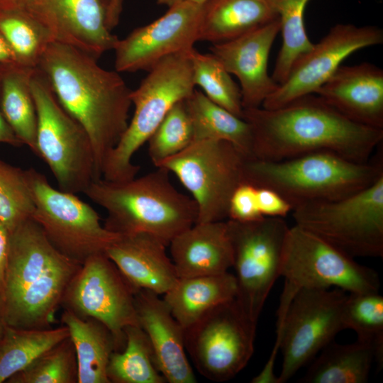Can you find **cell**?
<instances>
[{"mask_svg": "<svg viewBox=\"0 0 383 383\" xmlns=\"http://www.w3.org/2000/svg\"><path fill=\"white\" fill-rule=\"evenodd\" d=\"M242 118L252 131V159L277 161L329 151L365 162L383 140V129L351 121L314 94L277 109H245Z\"/></svg>", "mask_w": 383, "mask_h": 383, "instance_id": "6da1fadb", "label": "cell"}, {"mask_svg": "<svg viewBox=\"0 0 383 383\" xmlns=\"http://www.w3.org/2000/svg\"><path fill=\"white\" fill-rule=\"evenodd\" d=\"M47 77L58 101L87 133L96 172L128 124L132 90L116 71L104 70L97 60L66 44L52 41L38 67Z\"/></svg>", "mask_w": 383, "mask_h": 383, "instance_id": "7a4b0ae2", "label": "cell"}, {"mask_svg": "<svg viewBox=\"0 0 383 383\" xmlns=\"http://www.w3.org/2000/svg\"><path fill=\"white\" fill-rule=\"evenodd\" d=\"M82 264L48 240L32 218L9 231L0 322L16 328H48Z\"/></svg>", "mask_w": 383, "mask_h": 383, "instance_id": "3957f363", "label": "cell"}, {"mask_svg": "<svg viewBox=\"0 0 383 383\" xmlns=\"http://www.w3.org/2000/svg\"><path fill=\"white\" fill-rule=\"evenodd\" d=\"M124 181H93L84 194L107 212L104 224L120 235L148 233L167 246L197 221L194 200L171 182L169 172L157 167Z\"/></svg>", "mask_w": 383, "mask_h": 383, "instance_id": "277c9868", "label": "cell"}, {"mask_svg": "<svg viewBox=\"0 0 383 383\" xmlns=\"http://www.w3.org/2000/svg\"><path fill=\"white\" fill-rule=\"evenodd\" d=\"M382 161L358 162L329 151L282 160L247 159L245 182L274 189L293 206L340 199L374 182Z\"/></svg>", "mask_w": 383, "mask_h": 383, "instance_id": "5b68a950", "label": "cell"}, {"mask_svg": "<svg viewBox=\"0 0 383 383\" xmlns=\"http://www.w3.org/2000/svg\"><path fill=\"white\" fill-rule=\"evenodd\" d=\"M189 52L165 57L148 71L139 87L132 90L133 116L107 156L102 178L124 181L135 177L140 167L133 163L135 153L148 142L169 110L194 91Z\"/></svg>", "mask_w": 383, "mask_h": 383, "instance_id": "8992f818", "label": "cell"}, {"mask_svg": "<svg viewBox=\"0 0 383 383\" xmlns=\"http://www.w3.org/2000/svg\"><path fill=\"white\" fill-rule=\"evenodd\" d=\"M295 224L352 257L383 255V174L368 187L292 211Z\"/></svg>", "mask_w": 383, "mask_h": 383, "instance_id": "52a82bcc", "label": "cell"}, {"mask_svg": "<svg viewBox=\"0 0 383 383\" xmlns=\"http://www.w3.org/2000/svg\"><path fill=\"white\" fill-rule=\"evenodd\" d=\"M30 87L38 116V157L49 167L59 189L84 193L99 179L90 138L61 106L47 77L38 67L32 72Z\"/></svg>", "mask_w": 383, "mask_h": 383, "instance_id": "ba28073f", "label": "cell"}, {"mask_svg": "<svg viewBox=\"0 0 383 383\" xmlns=\"http://www.w3.org/2000/svg\"><path fill=\"white\" fill-rule=\"evenodd\" d=\"M280 276L285 279L282 306L304 288L334 287L352 294L377 292L380 287L374 270L296 224L286 235Z\"/></svg>", "mask_w": 383, "mask_h": 383, "instance_id": "9c48e42d", "label": "cell"}, {"mask_svg": "<svg viewBox=\"0 0 383 383\" xmlns=\"http://www.w3.org/2000/svg\"><path fill=\"white\" fill-rule=\"evenodd\" d=\"M348 294L338 288H304L278 310L277 335L270 357L280 348L282 364L278 383H284L344 330Z\"/></svg>", "mask_w": 383, "mask_h": 383, "instance_id": "30bf717a", "label": "cell"}, {"mask_svg": "<svg viewBox=\"0 0 383 383\" xmlns=\"http://www.w3.org/2000/svg\"><path fill=\"white\" fill-rule=\"evenodd\" d=\"M26 170L35 206L31 218L61 253L82 264L106 252L121 237L107 230L98 213L76 194L54 188L33 168Z\"/></svg>", "mask_w": 383, "mask_h": 383, "instance_id": "8fae6325", "label": "cell"}, {"mask_svg": "<svg viewBox=\"0 0 383 383\" xmlns=\"http://www.w3.org/2000/svg\"><path fill=\"white\" fill-rule=\"evenodd\" d=\"M247 158L221 140L194 141L156 167L173 173L196 204V223L228 219V204L235 188L245 182Z\"/></svg>", "mask_w": 383, "mask_h": 383, "instance_id": "7c38bea8", "label": "cell"}, {"mask_svg": "<svg viewBox=\"0 0 383 383\" xmlns=\"http://www.w3.org/2000/svg\"><path fill=\"white\" fill-rule=\"evenodd\" d=\"M226 221L236 272L235 299L243 313L257 323L272 287L280 277L289 227L279 217H263L250 222Z\"/></svg>", "mask_w": 383, "mask_h": 383, "instance_id": "4fadbf2b", "label": "cell"}, {"mask_svg": "<svg viewBox=\"0 0 383 383\" xmlns=\"http://www.w3.org/2000/svg\"><path fill=\"white\" fill-rule=\"evenodd\" d=\"M256 326L233 299L184 329L186 352L201 376L213 382L228 381L250 360Z\"/></svg>", "mask_w": 383, "mask_h": 383, "instance_id": "5bb4252c", "label": "cell"}, {"mask_svg": "<svg viewBox=\"0 0 383 383\" xmlns=\"http://www.w3.org/2000/svg\"><path fill=\"white\" fill-rule=\"evenodd\" d=\"M135 289L104 253L88 258L69 284L61 307L82 318H94L111 331L116 351L126 345L124 330L139 326Z\"/></svg>", "mask_w": 383, "mask_h": 383, "instance_id": "9a60e30c", "label": "cell"}, {"mask_svg": "<svg viewBox=\"0 0 383 383\" xmlns=\"http://www.w3.org/2000/svg\"><path fill=\"white\" fill-rule=\"evenodd\" d=\"M383 43V30L377 26L339 23L293 65L286 80L263 102L274 109L300 97L315 94L353 52Z\"/></svg>", "mask_w": 383, "mask_h": 383, "instance_id": "2e32d148", "label": "cell"}, {"mask_svg": "<svg viewBox=\"0 0 383 383\" xmlns=\"http://www.w3.org/2000/svg\"><path fill=\"white\" fill-rule=\"evenodd\" d=\"M202 5L179 2L153 22L118 39L115 50L118 72L150 71L165 57L188 52L198 41Z\"/></svg>", "mask_w": 383, "mask_h": 383, "instance_id": "e0dca14e", "label": "cell"}, {"mask_svg": "<svg viewBox=\"0 0 383 383\" xmlns=\"http://www.w3.org/2000/svg\"><path fill=\"white\" fill-rule=\"evenodd\" d=\"M110 0H30L25 11L40 21L54 41L98 60L118 38L107 27Z\"/></svg>", "mask_w": 383, "mask_h": 383, "instance_id": "ac0fdd59", "label": "cell"}, {"mask_svg": "<svg viewBox=\"0 0 383 383\" xmlns=\"http://www.w3.org/2000/svg\"><path fill=\"white\" fill-rule=\"evenodd\" d=\"M280 30L279 18L238 38L213 44L212 53L240 84L243 109L261 107L279 84L268 74L271 48Z\"/></svg>", "mask_w": 383, "mask_h": 383, "instance_id": "d6986e66", "label": "cell"}, {"mask_svg": "<svg viewBox=\"0 0 383 383\" xmlns=\"http://www.w3.org/2000/svg\"><path fill=\"white\" fill-rule=\"evenodd\" d=\"M139 326L150 343L155 365L169 383H194L196 379L187 358L184 329L160 295L139 289L135 292Z\"/></svg>", "mask_w": 383, "mask_h": 383, "instance_id": "ffe728a7", "label": "cell"}, {"mask_svg": "<svg viewBox=\"0 0 383 383\" xmlns=\"http://www.w3.org/2000/svg\"><path fill=\"white\" fill-rule=\"evenodd\" d=\"M348 118L383 129V70L370 62L340 66L315 92Z\"/></svg>", "mask_w": 383, "mask_h": 383, "instance_id": "44dd1931", "label": "cell"}, {"mask_svg": "<svg viewBox=\"0 0 383 383\" xmlns=\"http://www.w3.org/2000/svg\"><path fill=\"white\" fill-rule=\"evenodd\" d=\"M166 247L153 235L136 233L121 235L105 253L135 289L164 295L179 279Z\"/></svg>", "mask_w": 383, "mask_h": 383, "instance_id": "7402d4cb", "label": "cell"}, {"mask_svg": "<svg viewBox=\"0 0 383 383\" xmlns=\"http://www.w3.org/2000/svg\"><path fill=\"white\" fill-rule=\"evenodd\" d=\"M179 278L218 274L233 267L227 221L195 223L169 244Z\"/></svg>", "mask_w": 383, "mask_h": 383, "instance_id": "603a6c76", "label": "cell"}, {"mask_svg": "<svg viewBox=\"0 0 383 383\" xmlns=\"http://www.w3.org/2000/svg\"><path fill=\"white\" fill-rule=\"evenodd\" d=\"M277 18L267 0H208L201 8L198 41L231 40Z\"/></svg>", "mask_w": 383, "mask_h": 383, "instance_id": "cb8c5ba5", "label": "cell"}, {"mask_svg": "<svg viewBox=\"0 0 383 383\" xmlns=\"http://www.w3.org/2000/svg\"><path fill=\"white\" fill-rule=\"evenodd\" d=\"M235 275L226 272L211 275L179 278L163 299L172 315L186 329L211 309L235 298Z\"/></svg>", "mask_w": 383, "mask_h": 383, "instance_id": "d4e9b609", "label": "cell"}, {"mask_svg": "<svg viewBox=\"0 0 383 383\" xmlns=\"http://www.w3.org/2000/svg\"><path fill=\"white\" fill-rule=\"evenodd\" d=\"M61 322L69 331L78 365V383H110L106 369L116 351L113 335L100 321L63 309Z\"/></svg>", "mask_w": 383, "mask_h": 383, "instance_id": "484cf974", "label": "cell"}, {"mask_svg": "<svg viewBox=\"0 0 383 383\" xmlns=\"http://www.w3.org/2000/svg\"><path fill=\"white\" fill-rule=\"evenodd\" d=\"M35 68L2 65L0 108L16 135L38 157L36 143L38 116L30 87Z\"/></svg>", "mask_w": 383, "mask_h": 383, "instance_id": "4316f807", "label": "cell"}, {"mask_svg": "<svg viewBox=\"0 0 383 383\" xmlns=\"http://www.w3.org/2000/svg\"><path fill=\"white\" fill-rule=\"evenodd\" d=\"M194 141L221 140L234 145L247 159L252 158V135L249 123L195 90L186 99ZM193 141V142H194Z\"/></svg>", "mask_w": 383, "mask_h": 383, "instance_id": "83f0119b", "label": "cell"}, {"mask_svg": "<svg viewBox=\"0 0 383 383\" xmlns=\"http://www.w3.org/2000/svg\"><path fill=\"white\" fill-rule=\"evenodd\" d=\"M300 379L303 383H365L368 381L374 354L366 344L331 342L321 350Z\"/></svg>", "mask_w": 383, "mask_h": 383, "instance_id": "f1b7e54d", "label": "cell"}, {"mask_svg": "<svg viewBox=\"0 0 383 383\" xmlns=\"http://www.w3.org/2000/svg\"><path fill=\"white\" fill-rule=\"evenodd\" d=\"M69 335L65 325L56 328H16L5 325L0 341V383Z\"/></svg>", "mask_w": 383, "mask_h": 383, "instance_id": "f546056e", "label": "cell"}, {"mask_svg": "<svg viewBox=\"0 0 383 383\" xmlns=\"http://www.w3.org/2000/svg\"><path fill=\"white\" fill-rule=\"evenodd\" d=\"M126 345L111 355L106 374L110 383H165L158 370L148 336L139 326L124 330Z\"/></svg>", "mask_w": 383, "mask_h": 383, "instance_id": "4dcf8cb0", "label": "cell"}, {"mask_svg": "<svg viewBox=\"0 0 383 383\" xmlns=\"http://www.w3.org/2000/svg\"><path fill=\"white\" fill-rule=\"evenodd\" d=\"M267 1L280 23L282 43L272 77L281 84L296 60L313 46L306 34L304 21V11L309 0Z\"/></svg>", "mask_w": 383, "mask_h": 383, "instance_id": "1f68e13d", "label": "cell"}, {"mask_svg": "<svg viewBox=\"0 0 383 383\" xmlns=\"http://www.w3.org/2000/svg\"><path fill=\"white\" fill-rule=\"evenodd\" d=\"M0 33L19 64L36 68L48 45L54 41L49 30L25 10L0 11Z\"/></svg>", "mask_w": 383, "mask_h": 383, "instance_id": "d6a6232c", "label": "cell"}, {"mask_svg": "<svg viewBox=\"0 0 383 383\" xmlns=\"http://www.w3.org/2000/svg\"><path fill=\"white\" fill-rule=\"evenodd\" d=\"M344 329L374 351L379 367L383 365V297L377 292L348 294L343 314Z\"/></svg>", "mask_w": 383, "mask_h": 383, "instance_id": "836d02e7", "label": "cell"}, {"mask_svg": "<svg viewBox=\"0 0 383 383\" xmlns=\"http://www.w3.org/2000/svg\"><path fill=\"white\" fill-rule=\"evenodd\" d=\"M193 80L213 102L242 118L243 107L240 89L221 62L212 53L189 52Z\"/></svg>", "mask_w": 383, "mask_h": 383, "instance_id": "e575fe53", "label": "cell"}, {"mask_svg": "<svg viewBox=\"0 0 383 383\" xmlns=\"http://www.w3.org/2000/svg\"><path fill=\"white\" fill-rule=\"evenodd\" d=\"M8 383H78V365L70 335L9 378Z\"/></svg>", "mask_w": 383, "mask_h": 383, "instance_id": "d590c367", "label": "cell"}, {"mask_svg": "<svg viewBox=\"0 0 383 383\" xmlns=\"http://www.w3.org/2000/svg\"><path fill=\"white\" fill-rule=\"evenodd\" d=\"M186 99L178 101L169 110L148 140V154L155 167L182 152L194 141Z\"/></svg>", "mask_w": 383, "mask_h": 383, "instance_id": "8d00e7d4", "label": "cell"}, {"mask_svg": "<svg viewBox=\"0 0 383 383\" xmlns=\"http://www.w3.org/2000/svg\"><path fill=\"white\" fill-rule=\"evenodd\" d=\"M34 209L26 170L0 160V221L11 231L31 218Z\"/></svg>", "mask_w": 383, "mask_h": 383, "instance_id": "74e56055", "label": "cell"}, {"mask_svg": "<svg viewBox=\"0 0 383 383\" xmlns=\"http://www.w3.org/2000/svg\"><path fill=\"white\" fill-rule=\"evenodd\" d=\"M263 217L257 205V187L245 182L239 184L229 201L228 219L250 222Z\"/></svg>", "mask_w": 383, "mask_h": 383, "instance_id": "f35d334b", "label": "cell"}, {"mask_svg": "<svg viewBox=\"0 0 383 383\" xmlns=\"http://www.w3.org/2000/svg\"><path fill=\"white\" fill-rule=\"evenodd\" d=\"M257 201L260 212L265 217L284 218L293 209L286 199L268 187H257Z\"/></svg>", "mask_w": 383, "mask_h": 383, "instance_id": "ab89813d", "label": "cell"}, {"mask_svg": "<svg viewBox=\"0 0 383 383\" xmlns=\"http://www.w3.org/2000/svg\"><path fill=\"white\" fill-rule=\"evenodd\" d=\"M9 244V231L6 226L0 221V287L4 281L7 265Z\"/></svg>", "mask_w": 383, "mask_h": 383, "instance_id": "60d3db41", "label": "cell"}, {"mask_svg": "<svg viewBox=\"0 0 383 383\" xmlns=\"http://www.w3.org/2000/svg\"><path fill=\"white\" fill-rule=\"evenodd\" d=\"M2 67V65H1ZM1 77V72H0ZM0 143L9 144L14 147H21L23 144L16 135L4 118L0 108Z\"/></svg>", "mask_w": 383, "mask_h": 383, "instance_id": "b9f144b4", "label": "cell"}, {"mask_svg": "<svg viewBox=\"0 0 383 383\" xmlns=\"http://www.w3.org/2000/svg\"><path fill=\"white\" fill-rule=\"evenodd\" d=\"M0 65L21 66L11 48L0 33ZM23 67V66H22Z\"/></svg>", "mask_w": 383, "mask_h": 383, "instance_id": "7bdbcfd3", "label": "cell"}, {"mask_svg": "<svg viewBox=\"0 0 383 383\" xmlns=\"http://www.w3.org/2000/svg\"><path fill=\"white\" fill-rule=\"evenodd\" d=\"M124 0H110L108 15L107 27L111 31L117 26L123 10Z\"/></svg>", "mask_w": 383, "mask_h": 383, "instance_id": "ee69618b", "label": "cell"}, {"mask_svg": "<svg viewBox=\"0 0 383 383\" xmlns=\"http://www.w3.org/2000/svg\"><path fill=\"white\" fill-rule=\"evenodd\" d=\"M30 0H0V11L25 10Z\"/></svg>", "mask_w": 383, "mask_h": 383, "instance_id": "f6af8a7d", "label": "cell"}, {"mask_svg": "<svg viewBox=\"0 0 383 383\" xmlns=\"http://www.w3.org/2000/svg\"><path fill=\"white\" fill-rule=\"evenodd\" d=\"M208 0H157L159 5H164L168 7L179 2H190L199 5H203Z\"/></svg>", "mask_w": 383, "mask_h": 383, "instance_id": "bcb514c9", "label": "cell"}, {"mask_svg": "<svg viewBox=\"0 0 383 383\" xmlns=\"http://www.w3.org/2000/svg\"><path fill=\"white\" fill-rule=\"evenodd\" d=\"M4 328H5V325L3 323L0 322V341L3 336Z\"/></svg>", "mask_w": 383, "mask_h": 383, "instance_id": "7dc6e473", "label": "cell"}, {"mask_svg": "<svg viewBox=\"0 0 383 383\" xmlns=\"http://www.w3.org/2000/svg\"><path fill=\"white\" fill-rule=\"evenodd\" d=\"M1 288L0 287V299H1Z\"/></svg>", "mask_w": 383, "mask_h": 383, "instance_id": "c3c4849f", "label": "cell"}, {"mask_svg": "<svg viewBox=\"0 0 383 383\" xmlns=\"http://www.w3.org/2000/svg\"><path fill=\"white\" fill-rule=\"evenodd\" d=\"M1 65H0V72H1Z\"/></svg>", "mask_w": 383, "mask_h": 383, "instance_id": "681fc988", "label": "cell"}, {"mask_svg": "<svg viewBox=\"0 0 383 383\" xmlns=\"http://www.w3.org/2000/svg\"><path fill=\"white\" fill-rule=\"evenodd\" d=\"M376 1H379V0H376Z\"/></svg>", "mask_w": 383, "mask_h": 383, "instance_id": "f907efd6", "label": "cell"}]
</instances>
